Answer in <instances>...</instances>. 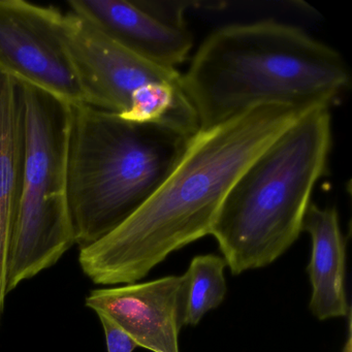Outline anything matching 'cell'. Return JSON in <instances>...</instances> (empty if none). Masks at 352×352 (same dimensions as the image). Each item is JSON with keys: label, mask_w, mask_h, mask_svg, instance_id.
I'll return each instance as SVG.
<instances>
[{"label": "cell", "mask_w": 352, "mask_h": 352, "mask_svg": "<svg viewBox=\"0 0 352 352\" xmlns=\"http://www.w3.org/2000/svg\"><path fill=\"white\" fill-rule=\"evenodd\" d=\"M302 230L310 234L312 255L308 271L312 285L310 310L319 320L346 317V241L336 208H319L311 203Z\"/></svg>", "instance_id": "cell-11"}, {"label": "cell", "mask_w": 352, "mask_h": 352, "mask_svg": "<svg viewBox=\"0 0 352 352\" xmlns=\"http://www.w3.org/2000/svg\"><path fill=\"white\" fill-rule=\"evenodd\" d=\"M61 11L22 0H0V73L69 104L81 88L59 32Z\"/></svg>", "instance_id": "cell-7"}, {"label": "cell", "mask_w": 352, "mask_h": 352, "mask_svg": "<svg viewBox=\"0 0 352 352\" xmlns=\"http://www.w3.org/2000/svg\"><path fill=\"white\" fill-rule=\"evenodd\" d=\"M312 109L263 104L199 129L145 204L108 236L80 250L84 274L98 285L135 283L170 253L211 234L239 177Z\"/></svg>", "instance_id": "cell-1"}, {"label": "cell", "mask_w": 352, "mask_h": 352, "mask_svg": "<svg viewBox=\"0 0 352 352\" xmlns=\"http://www.w3.org/2000/svg\"><path fill=\"white\" fill-rule=\"evenodd\" d=\"M182 85L205 131L263 104L331 109L351 76L335 49L296 26L263 20L212 32Z\"/></svg>", "instance_id": "cell-2"}, {"label": "cell", "mask_w": 352, "mask_h": 352, "mask_svg": "<svg viewBox=\"0 0 352 352\" xmlns=\"http://www.w3.org/2000/svg\"><path fill=\"white\" fill-rule=\"evenodd\" d=\"M59 32L83 104L121 115L131 94L150 83L182 84V75L127 50L78 14L61 12Z\"/></svg>", "instance_id": "cell-6"}, {"label": "cell", "mask_w": 352, "mask_h": 352, "mask_svg": "<svg viewBox=\"0 0 352 352\" xmlns=\"http://www.w3.org/2000/svg\"><path fill=\"white\" fill-rule=\"evenodd\" d=\"M185 287V274L168 276L146 283L92 290L85 304L120 325L138 346L152 352H180Z\"/></svg>", "instance_id": "cell-9"}, {"label": "cell", "mask_w": 352, "mask_h": 352, "mask_svg": "<svg viewBox=\"0 0 352 352\" xmlns=\"http://www.w3.org/2000/svg\"><path fill=\"white\" fill-rule=\"evenodd\" d=\"M188 1L72 0L69 11L85 18L138 56L166 69L182 65L192 50L185 22Z\"/></svg>", "instance_id": "cell-8"}, {"label": "cell", "mask_w": 352, "mask_h": 352, "mask_svg": "<svg viewBox=\"0 0 352 352\" xmlns=\"http://www.w3.org/2000/svg\"><path fill=\"white\" fill-rule=\"evenodd\" d=\"M22 90L25 162L8 265V294L54 265L75 245L67 201L71 104L32 86L22 85Z\"/></svg>", "instance_id": "cell-5"}, {"label": "cell", "mask_w": 352, "mask_h": 352, "mask_svg": "<svg viewBox=\"0 0 352 352\" xmlns=\"http://www.w3.org/2000/svg\"><path fill=\"white\" fill-rule=\"evenodd\" d=\"M331 146V109H312L239 177L210 234L234 275L267 267L298 240Z\"/></svg>", "instance_id": "cell-4"}, {"label": "cell", "mask_w": 352, "mask_h": 352, "mask_svg": "<svg viewBox=\"0 0 352 352\" xmlns=\"http://www.w3.org/2000/svg\"><path fill=\"white\" fill-rule=\"evenodd\" d=\"M226 261L218 255L195 257L185 273L184 327L199 324L209 311L217 308L226 296L224 269Z\"/></svg>", "instance_id": "cell-12"}, {"label": "cell", "mask_w": 352, "mask_h": 352, "mask_svg": "<svg viewBox=\"0 0 352 352\" xmlns=\"http://www.w3.org/2000/svg\"><path fill=\"white\" fill-rule=\"evenodd\" d=\"M344 352H351V333L348 336L347 344H346L345 348H344Z\"/></svg>", "instance_id": "cell-14"}, {"label": "cell", "mask_w": 352, "mask_h": 352, "mask_svg": "<svg viewBox=\"0 0 352 352\" xmlns=\"http://www.w3.org/2000/svg\"><path fill=\"white\" fill-rule=\"evenodd\" d=\"M25 108L19 82L0 73V320L25 162Z\"/></svg>", "instance_id": "cell-10"}, {"label": "cell", "mask_w": 352, "mask_h": 352, "mask_svg": "<svg viewBox=\"0 0 352 352\" xmlns=\"http://www.w3.org/2000/svg\"><path fill=\"white\" fill-rule=\"evenodd\" d=\"M71 108L67 201L75 244L81 250L145 204L178 164L191 137L86 104Z\"/></svg>", "instance_id": "cell-3"}, {"label": "cell", "mask_w": 352, "mask_h": 352, "mask_svg": "<svg viewBox=\"0 0 352 352\" xmlns=\"http://www.w3.org/2000/svg\"><path fill=\"white\" fill-rule=\"evenodd\" d=\"M104 327L108 352H133L138 347L135 340L112 319L104 314H98Z\"/></svg>", "instance_id": "cell-13"}]
</instances>
